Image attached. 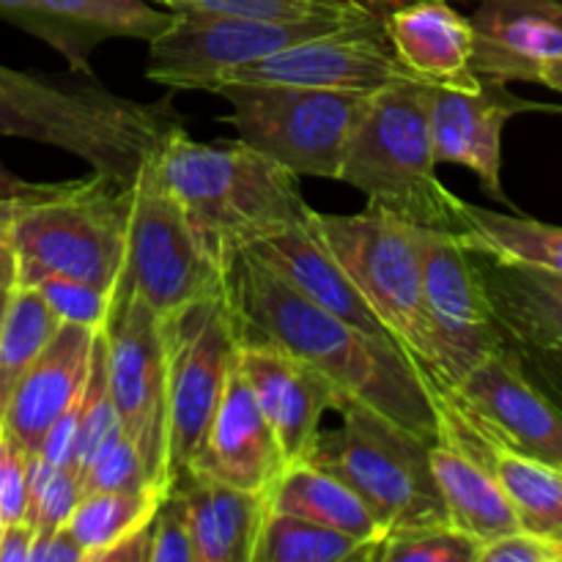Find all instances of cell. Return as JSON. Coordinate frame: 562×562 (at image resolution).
<instances>
[{
	"label": "cell",
	"instance_id": "cell-1",
	"mask_svg": "<svg viewBox=\"0 0 562 562\" xmlns=\"http://www.w3.org/2000/svg\"><path fill=\"white\" fill-rule=\"evenodd\" d=\"M239 340H261L322 373L344 401H357L434 442L439 417L420 368L398 344L340 322L241 252L225 272ZM338 404V406H340Z\"/></svg>",
	"mask_w": 562,
	"mask_h": 562
},
{
	"label": "cell",
	"instance_id": "cell-2",
	"mask_svg": "<svg viewBox=\"0 0 562 562\" xmlns=\"http://www.w3.org/2000/svg\"><path fill=\"white\" fill-rule=\"evenodd\" d=\"M157 168L223 274L258 241L311 223L316 214L302 198L300 176L245 140L198 143L176 126L159 143Z\"/></svg>",
	"mask_w": 562,
	"mask_h": 562
},
{
	"label": "cell",
	"instance_id": "cell-3",
	"mask_svg": "<svg viewBox=\"0 0 562 562\" xmlns=\"http://www.w3.org/2000/svg\"><path fill=\"white\" fill-rule=\"evenodd\" d=\"M181 126L170 99L135 102L97 77L75 80L14 71L0 64V137H25L60 148L93 173L130 184L148 154Z\"/></svg>",
	"mask_w": 562,
	"mask_h": 562
},
{
	"label": "cell",
	"instance_id": "cell-4",
	"mask_svg": "<svg viewBox=\"0 0 562 562\" xmlns=\"http://www.w3.org/2000/svg\"><path fill=\"white\" fill-rule=\"evenodd\" d=\"M426 97V82L412 77L373 93L346 146L338 181L360 190L373 212L459 236L464 201L437 176Z\"/></svg>",
	"mask_w": 562,
	"mask_h": 562
},
{
	"label": "cell",
	"instance_id": "cell-5",
	"mask_svg": "<svg viewBox=\"0 0 562 562\" xmlns=\"http://www.w3.org/2000/svg\"><path fill=\"white\" fill-rule=\"evenodd\" d=\"M130 184L91 173L11 203L16 285L71 278L113 296L126 256Z\"/></svg>",
	"mask_w": 562,
	"mask_h": 562
},
{
	"label": "cell",
	"instance_id": "cell-6",
	"mask_svg": "<svg viewBox=\"0 0 562 562\" xmlns=\"http://www.w3.org/2000/svg\"><path fill=\"white\" fill-rule=\"evenodd\" d=\"M335 412L340 426L318 434L311 464L340 477L384 532L450 525L428 459V439L357 401H344Z\"/></svg>",
	"mask_w": 562,
	"mask_h": 562
},
{
	"label": "cell",
	"instance_id": "cell-7",
	"mask_svg": "<svg viewBox=\"0 0 562 562\" xmlns=\"http://www.w3.org/2000/svg\"><path fill=\"white\" fill-rule=\"evenodd\" d=\"M316 231L379 322L426 379L439 376V349L423 300L417 228L382 212H316Z\"/></svg>",
	"mask_w": 562,
	"mask_h": 562
},
{
	"label": "cell",
	"instance_id": "cell-8",
	"mask_svg": "<svg viewBox=\"0 0 562 562\" xmlns=\"http://www.w3.org/2000/svg\"><path fill=\"white\" fill-rule=\"evenodd\" d=\"M214 93L231 104L223 115L256 151L294 176L340 179L346 146L371 97L274 82H223Z\"/></svg>",
	"mask_w": 562,
	"mask_h": 562
},
{
	"label": "cell",
	"instance_id": "cell-9",
	"mask_svg": "<svg viewBox=\"0 0 562 562\" xmlns=\"http://www.w3.org/2000/svg\"><path fill=\"white\" fill-rule=\"evenodd\" d=\"M376 14L379 9L371 3H362L346 14H316L300 20L170 11L165 31L148 42L146 77L168 86L170 91H214L220 77L236 66L360 25Z\"/></svg>",
	"mask_w": 562,
	"mask_h": 562
},
{
	"label": "cell",
	"instance_id": "cell-10",
	"mask_svg": "<svg viewBox=\"0 0 562 562\" xmlns=\"http://www.w3.org/2000/svg\"><path fill=\"white\" fill-rule=\"evenodd\" d=\"M157 148L130 184L126 256L110 305L137 296L165 316L195 296L223 289L225 274L206 256L181 206L165 187L157 168Z\"/></svg>",
	"mask_w": 562,
	"mask_h": 562
},
{
	"label": "cell",
	"instance_id": "cell-11",
	"mask_svg": "<svg viewBox=\"0 0 562 562\" xmlns=\"http://www.w3.org/2000/svg\"><path fill=\"white\" fill-rule=\"evenodd\" d=\"M159 318L168 366L170 472L176 481L217 409L239 349V329L225 283Z\"/></svg>",
	"mask_w": 562,
	"mask_h": 562
},
{
	"label": "cell",
	"instance_id": "cell-12",
	"mask_svg": "<svg viewBox=\"0 0 562 562\" xmlns=\"http://www.w3.org/2000/svg\"><path fill=\"white\" fill-rule=\"evenodd\" d=\"M108 387L119 426L137 448L148 483L162 494L173 488L168 450V366L162 318L137 296L110 305L104 324Z\"/></svg>",
	"mask_w": 562,
	"mask_h": 562
},
{
	"label": "cell",
	"instance_id": "cell-13",
	"mask_svg": "<svg viewBox=\"0 0 562 562\" xmlns=\"http://www.w3.org/2000/svg\"><path fill=\"white\" fill-rule=\"evenodd\" d=\"M472 252V250H470ZM499 349L562 412V274L472 252Z\"/></svg>",
	"mask_w": 562,
	"mask_h": 562
},
{
	"label": "cell",
	"instance_id": "cell-14",
	"mask_svg": "<svg viewBox=\"0 0 562 562\" xmlns=\"http://www.w3.org/2000/svg\"><path fill=\"white\" fill-rule=\"evenodd\" d=\"M423 300L439 349V376L434 387L459 384L483 357L499 349L486 291L459 236L417 228Z\"/></svg>",
	"mask_w": 562,
	"mask_h": 562
},
{
	"label": "cell",
	"instance_id": "cell-15",
	"mask_svg": "<svg viewBox=\"0 0 562 562\" xmlns=\"http://www.w3.org/2000/svg\"><path fill=\"white\" fill-rule=\"evenodd\" d=\"M384 33V14L329 36L311 38L289 49L250 60L225 71L223 82H274V86L324 88V91L366 93L373 97L393 82L406 80ZM214 86V88H217Z\"/></svg>",
	"mask_w": 562,
	"mask_h": 562
},
{
	"label": "cell",
	"instance_id": "cell-16",
	"mask_svg": "<svg viewBox=\"0 0 562 562\" xmlns=\"http://www.w3.org/2000/svg\"><path fill=\"white\" fill-rule=\"evenodd\" d=\"M439 393L505 448L562 467V412L521 373L508 351H492L459 384Z\"/></svg>",
	"mask_w": 562,
	"mask_h": 562
},
{
	"label": "cell",
	"instance_id": "cell-17",
	"mask_svg": "<svg viewBox=\"0 0 562 562\" xmlns=\"http://www.w3.org/2000/svg\"><path fill=\"white\" fill-rule=\"evenodd\" d=\"M428 130L434 159L472 170L488 198L510 206L503 190V132L514 115L552 110L547 104L516 97L508 82L483 77L477 91L428 86Z\"/></svg>",
	"mask_w": 562,
	"mask_h": 562
},
{
	"label": "cell",
	"instance_id": "cell-18",
	"mask_svg": "<svg viewBox=\"0 0 562 562\" xmlns=\"http://www.w3.org/2000/svg\"><path fill=\"white\" fill-rule=\"evenodd\" d=\"M0 20L58 49L75 75L93 77L91 55L110 38L151 42L170 11L151 0H0Z\"/></svg>",
	"mask_w": 562,
	"mask_h": 562
},
{
	"label": "cell",
	"instance_id": "cell-19",
	"mask_svg": "<svg viewBox=\"0 0 562 562\" xmlns=\"http://www.w3.org/2000/svg\"><path fill=\"white\" fill-rule=\"evenodd\" d=\"M283 470L278 439L234 360L217 409L181 475L267 494Z\"/></svg>",
	"mask_w": 562,
	"mask_h": 562
},
{
	"label": "cell",
	"instance_id": "cell-20",
	"mask_svg": "<svg viewBox=\"0 0 562 562\" xmlns=\"http://www.w3.org/2000/svg\"><path fill=\"white\" fill-rule=\"evenodd\" d=\"M236 366L278 439L285 467L311 459L324 412L340 404L333 384L302 360L261 340H239Z\"/></svg>",
	"mask_w": 562,
	"mask_h": 562
},
{
	"label": "cell",
	"instance_id": "cell-21",
	"mask_svg": "<svg viewBox=\"0 0 562 562\" xmlns=\"http://www.w3.org/2000/svg\"><path fill=\"white\" fill-rule=\"evenodd\" d=\"M472 25V69L499 82H538L562 55L558 0H481Z\"/></svg>",
	"mask_w": 562,
	"mask_h": 562
},
{
	"label": "cell",
	"instance_id": "cell-22",
	"mask_svg": "<svg viewBox=\"0 0 562 562\" xmlns=\"http://www.w3.org/2000/svg\"><path fill=\"white\" fill-rule=\"evenodd\" d=\"M384 33L412 80L456 91L481 88L483 77L472 69V25L448 0H395Z\"/></svg>",
	"mask_w": 562,
	"mask_h": 562
},
{
	"label": "cell",
	"instance_id": "cell-23",
	"mask_svg": "<svg viewBox=\"0 0 562 562\" xmlns=\"http://www.w3.org/2000/svg\"><path fill=\"white\" fill-rule=\"evenodd\" d=\"M428 390H431L434 406H437V434L442 431L456 439L497 477L514 505L521 530L562 541V467L543 464V461L505 448L486 428L472 423L459 406L450 404L431 382H428Z\"/></svg>",
	"mask_w": 562,
	"mask_h": 562
},
{
	"label": "cell",
	"instance_id": "cell-24",
	"mask_svg": "<svg viewBox=\"0 0 562 562\" xmlns=\"http://www.w3.org/2000/svg\"><path fill=\"white\" fill-rule=\"evenodd\" d=\"M97 333L80 324H58L16 384L0 423L31 456L38 453L53 423L86 384Z\"/></svg>",
	"mask_w": 562,
	"mask_h": 562
},
{
	"label": "cell",
	"instance_id": "cell-25",
	"mask_svg": "<svg viewBox=\"0 0 562 562\" xmlns=\"http://www.w3.org/2000/svg\"><path fill=\"white\" fill-rule=\"evenodd\" d=\"M247 256L256 258L269 272L278 274L283 283H289L302 296L338 316L340 322L351 324L371 338L395 344V338L379 322L360 289L351 283L338 258L324 245L322 234L316 231V214H313L311 223L283 231L267 241H258L256 247L247 250Z\"/></svg>",
	"mask_w": 562,
	"mask_h": 562
},
{
	"label": "cell",
	"instance_id": "cell-26",
	"mask_svg": "<svg viewBox=\"0 0 562 562\" xmlns=\"http://www.w3.org/2000/svg\"><path fill=\"white\" fill-rule=\"evenodd\" d=\"M190 530L195 562H252L267 497L225 483L179 475L170 488Z\"/></svg>",
	"mask_w": 562,
	"mask_h": 562
},
{
	"label": "cell",
	"instance_id": "cell-27",
	"mask_svg": "<svg viewBox=\"0 0 562 562\" xmlns=\"http://www.w3.org/2000/svg\"><path fill=\"white\" fill-rule=\"evenodd\" d=\"M428 459H431L450 525L481 543L521 530L514 505L497 477L456 439L439 431L437 439L428 445Z\"/></svg>",
	"mask_w": 562,
	"mask_h": 562
},
{
	"label": "cell",
	"instance_id": "cell-28",
	"mask_svg": "<svg viewBox=\"0 0 562 562\" xmlns=\"http://www.w3.org/2000/svg\"><path fill=\"white\" fill-rule=\"evenodd\" d=\"M263 497L274 514L300 516L329 530L346 532L357 541L382 543L387 536L371 508L340 477L311 461L285 467Z\"/></svg>",
	"mask_w": 562,
	"mask_h": 562
},
{
	"label": "cell",
	"instance_id": "cell-29",
	"mask_svg": "<svg viewBox=\"0 0 562 562\" xmlns=\"http://www.w3.org/2000/svg\"><path fill=\"white\" fill-rule=\"evenodd\" d=\"M459 241L467 250L481 252L494 261L562 274V225L488 212L464 201Z\"/></svg>",
	"mask_w": 562,
	"mask_h": 562
},
{
	"label": "cell",
	"instance_id": "cell-30",
	"mask_svg": "<svg viewBox=\"0 0 562 562\" xmlns=\"http://www.w3.org/2000/svg\"><path fill=\"white\" fill-rule=\"evenodd\" d=\"M168 494L146 492H88L80 494L66 530L82 549L86 562H99L108 549L130 538L154 519Z\"/></svg>",
	"mask_w": 562,
	"mask_h": 562
},
{
	"label": "cell",
	"instance_id": "cell-31",
	"mask_svg": "<svg viewBox=\"0 0 562 562\" xmlns=\"http://www.w3.org/2000/svg\"><path fill=\"white\" fill-rule=\"evenodd\" d=\"M379 543L357 541L300 516L269 510L252 562H376Z\"/></svg>",
	"mask_w": 562,
	"mask_h": 562
},
{
	"label": "cell",
	"instance_id": "cell-32",
	"mask_svg": "<svg viewBox=\"0 0 562 562\" xmlns=\"http://www.w3.org/2000/svg\"><path fill=\"white\" fill-rule=\"evenodd\" d=\"M58 324L60 322L36 289H27V285L11 289L9 313L0 329V420L20 379L53 338Z\"/></svg>",
	"mask_w": 562,
	"mask_h": 562
},
{
	"label": "cell",
	"instance_id": "cell-33",
	"mask_svg": "<svg viewBox=\"0 0 562 562\" xmlns=\"http://www.w3.org/2000/svg\"><path fill=\"white\" fill-rule=\"evenodd\" d=\"M481 541L453 525L393 530L376 549V562H477Z\"/></svg>",
	"mask_w": 562,
	"mask_h": 562
},
{
	"label": "cell",
	"instance_id": "cell-34",
	"mask_svg": "<svg viewBox=\"0 0 562 562\" xmlns=\"http://www.w3.org/2000/svg\"><path fill=\"white\" fill-rule=\"evenodd\" d=\"M168 11H201L220 16H274L300 20L316 14H346L360 9L362 0H151Z\"/></svg>",
	"mask_w": 562,
	"mask_h": 562
},
{
	"label": "cell",
	"instance_id": "cell-35",
	"mask_svg": "<svg viewBox=\"0 0 562 562\" xmlns=\"http://www.w3.org/2000/svg\"><path fill=\"white\" fill-rule=\"evenodd\" d=\"M77 481H80L82 494L146 492V488H154L151 483H148L146 470H143L140 453H137V448L132 445V439L121 431V426L110 434L108 442L99 448V453L93 456V461L80 472Z\"/></svg>",
	"mask_w": 562,
	"mask_h": 562
},
{
	"label": "cell",
	"instance_id": "cell-36",
	"mask_svg": "<svg viewBox=\"0 0 562 562\" xmlns=\"http://www.w3.org/2000/svg\"><path fill=\"white\" fill-rule=\"evenodd\" d=\"M33 289L42 294V300L47 302L60 324H80L88 329H102L108 324L113 296L93 285L71 278H47Z\"/></svg>",
	"mask_w": 562,
	"mask_h": 562
},
{
	"label": "cell",
	"instance_id": "cell-37",
	"mask_svg": "<svg viewBox=\"0 0 562 562\" xmlns=\"http://www.w3.org/2000/svg\"><path fill=\"white\" fill-rule=\"evenodd\" d=\"M31 453L0 423V527L27 521Z\"/></svg>",
	"mask_w": 562,
	"mask_h": 562
},
{
	"label": "cell",
	"instance_id": "cell-38",
	"mask_svg": "<svg viewBox=\"0 0 562 562\" xmlns=\"http://www.w3.org/2000/svg\"><path fill=\"white\" fill-rule=\"evenodd\" d=\"M148 562H195L190 530H187L184 514L173 494L162 499L151 519Z\"/></svg>",
	"mask_w": 562,
	"mask_h": 562
},
{
	"label": "cell",
	"instance_id": "cell-39",
	"mask_svg": "<svg viewBox=\"0 0 562 562\" xmlns=\"http://www.w3.org/2000/svg\"><path fill=\"white\" fill-rule=\"evenodd\" d=\"M477 562H562V541L516 530L481 547Z\"/></svg>",
	"mask_w": 562,
	"mask_h": 562
},
{
	"label": "cell",
	"instance_id": "cell-40",
	"mask_svg": "<svg viewBox=\"0 0 562 562\" xmlns=\"http://www.w3.org/2000/svg\"><path fill=\"white\" fill-rule=\"evenodd\" d=\"M31 562H86V558H82V549L77 547L69 530L60 527L53 536H44L33 541Z\"/></svg>",
	"mask_w": 562,
	"mask_h": 562
},
{
	"label": "cell",
	"instance_id": "cell-41",
	"mask_svg": "<svg viewBox=\"0 0 562 562\" xmlns=\"http://www.w3.org/2000/svg\"><path fill=\"white\" fill-rule=\"evenodd\" d=\"M36 530L31 521L0 527V562H31Z\"/></svg>",
	"mask_w": 562,
	"mask_h": 562
},
{
	"label": "cell",
	"instance_id": "cell-42",
	"mask_svg": "<svg viewBox=\"0 0 562 562\" xmlns=\"http://www.w3.org/2000/svg\"><path fill=\"white\" fill-rule=\"evenodd\" d=\"M11 203L0 201V285L14 289L16 285V258L11 245Z\"/></svg>",
	"mask_w": 562,
	"mask_h": 562
},
{
	"label": "cell",
	"instance_id": "cell-43",
	"mask_svg": "<svg viewBox=\"0 0 562 562\" xmlns=\"http://www.w3.org/2000/svg\"><path fill=\"white\" fill-rule=\"evenodd\" d=\"M49 184H36V181H25L22 176L11 173L3 162H0V201H20V198H31L36 192L47 190Z\"/></svg>",
	"mask_w": 562,
	"mask_h": 562
},
{
	"label": "cell",
	"instance_id": "cell-44",
	"mask_svg": "<svg viewBox=\"0 0 562 562\" xmlns=\"http://www.w3.org/2000/svg\"><path fill=\"white\" fill-rule=\"evenodd\" d=\"M538 86H547V88H552V91L562 93V55H560V58L549 60V64L543 66Z\"/></svg>",
	"mask_w": 562,
	"mask_h": 562
},
{
	"label": "cell",
	"instance_id": "cell-45",
	"mask_svg": "<svg viewBox=\"0 0 562 562\" xmlns=\"http://www.w3.org/2000/svg\"><path fill=\"white\" fill-rule=\"evenodd\" d=\"M9 302H11V289L0 285V329H3L5 313H9Z\"/></svg>",
	"mask_w": 562,
	"mask_h": 562
},
{
	"label": "cell",
	"instance_id": "cell-46",
	"mask_svg": "<svg viewBox=\"0 0 562 562\" xmlns=\"http://www.w3.org/2000/svg\"><path fill=\"white\" fill-rule=\"evenodd\" d=\"M362 3H371V5H390V3H395V0H362Z\"/></svg>",
	"mask_w": 562,
	"mask_h": 562
},
{
	"label": "cell",
	"instance_id": "cell-47",
	"mask_svg": "<svg viewBox=\"0 0 562 562\" xmlns=\"http://www.w3.org/2000/svg\"><path fill=\"white\" fill-rule=\"evenodd\" d=\"M558 3H560V9H562V0H558Z\"/></svg>",
	"mask_w": 562,
	"mask_h": 562
}]
</instances>
